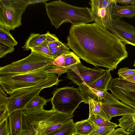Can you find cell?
<instances>
[{
	"mask_svg": "<svg viewBox=\"0 0 135 135\" xmlns=\"http://www.w3.org/2000/svg\"><path fill=\"white\" fill-rule=\"evenodd\" d=\"M23 129L36 132V135H46L58 129L73 118V114L62 113L43 107L32 110L23 109Z\"/></svg>",
	"mask_w": 135,
	"mask_h": 135,
	"instance_id": "7a4b0ae2",
	"label": "cell"
},
{
	"mask_svg": "<svg viewBox=\"0 0 135 135\" xmlns=\"http://www.w3.org/2000/svg\"><path fill=\"white\" fill-rule=\"evenodd\" d=\"M105 70L95 66L87 68L81 62L72 67L66 73L67 78L78 86L93 82L102 76Z\"/></svg>",
	"mask_w": 135,
	"mask_h": 135,
	"instance_id": "8fae6325",
	"label": "cell"
},
{
	"mask_svg": "<svg viewBox=\"0 0 135 135\" xmlns=\"http://www.w3.org/2000/svg\"><path fill=\"white\" fill-rule=\"evenodd\" d=\"M0 42L13 47L17 45V42L9 32L0 27Z\"/></svg>",
	"mask_w": 135,
	"mask_h": 135,
	"instance_id": "484cf974",
	"label": "cell"
},
{
	"mask_svg": "<svg viewBox=\"0 0 135 135\" xmlns=\"http://www.w3.org/2000/svg\"><path fill=\"white\" fill-rule=\"evenodd\" d=\"M75 134L82 135H90L94 130V124L87 119L78 121L75 123Z\"/></svg>",
	"mask_w": 135,
	"mask_h": 135,
	"instance_id": "ac0fdd59",
	"label": "cell"
},
{
	"mask_svg": "<svg viewBox=\"0 0 135 135\" xmlns=\"http://www.w3.org/2000/svg\"><path fill=\"white\" fill-rule=\"evenodd\" d=\"M109 135H130L129 133L127 132L122 128H118L112 131Z\"/></svg>",
	"mask_w": 135,
	"mask_h": 135,
	"instance_id": "d590c367",
	"label": "cell"
},
{
	"mask_svg": "<svg viewBox=\"0 0 135 135\" xmlns=\"http://www.w3.org/2000/svg\"><path fill=\"white\" fill-rule=\"evenodd\" d=\"M128 132L129 133L130 135H135V126Z\"/></svg>",
	"mask_w": 135,
	"mask_h": 135,
	"instance_id": "7bdbcfd3",
	"label": "cell"
},
{
	"mask_svg": "<svg viewBox=\"0 0 135 135\" xmlns=\"http://www.w3.org/2000/svg\"><path fill=\"white\" fill-rule=\"evenodd\" d=\"M135 0H114L115 3H118L126 5L131 4Z\"/></svg>",
	"mask_w": 135,
	"mask_h": 135,
	"instance_id": "ab89813d",
	"label": "cell"
},
{
	"mask_svg": "<svg viewBox=\"0 0 135 135\" xmlns=\"http://www.w3.org/2000/svg\"><path fill=\"white\" fill-rule=\"evenodd\" d=\"M67 40L66 45L80 59L110 71L128 56L125 44L95 22L73 25Z\"/></svg>",
	"mask_w": 135,
	"mask_h": 135,
	"instance_id": "6da1fadb",
	"label": "cell"
},
{
	"mask_svg": "<svg viewBox=\"0 0 135 135\" xmlns=\"http://www.w3.org/2000/svg\"><path fill=\"white\" fill-rule=\"evenodd\" d=\"M89 106V116L94 115L106 119L102 103L95 101L91 98H88Z\"/></svg>",
	"mask_w": 135,
	"mask_h": 135,
	"instance_id": "7402d4cb",
	"label": "cell"
},
{
	"mask_svg": "<svg viewBox=\"0 0 135 135\" xmlns=\"http://www.w3.org/2000/svg\"><path fill=\"white\" fill-rule=\"evenodd\" d=\"M88 119L94 124L115 128L118 126L117 123L112 122L98 116L92 115L89 116Z\"/></svg>",
	"mask_w": 135,
	"mask_h": 135,
	"instance_id": "d4e9b609",
	"label": "cell"
},
{
	"mask_svg": "<svg viewBox=\"0 0 135 135\" xmlns=\"http://www.w3.org/2000/svg\"><path fill=\"white\" fill-rule=\"evenodd\" d=\"M94 125L95 129L90 135H109L115 129L107 127Z\"/></svg>",
	"mask_w": 135,
	"mask_h": 135,
	"instance_id": "f546056e",
	"label": "cell"
},
{
	"mask_svg": "<svg viewBox=\"0 0 135 135\" xmlns=\"http://www.w3.org/2000/svg\"><path fill=\"white\" fill-rule=\"evenodd\" d=\"M45 7L51 24L57 29L65 22L74 25L94 21L90 8L88 7L73 6L61 0L46 3Z\"/></svg>",
	"mask_w": 135,
	"mask_h": 135,
	"instance_id": "3957f363",
	"label": "cell"
},
{
	"mask_svg": "<svg viewBox=\"0 0 135 135\" xmlns=\"http://www.w3.org/2000/svg\"><path fill=\"white\" fill-rule=\"evenodd\" d=\"M63 43L59 40L51 42L49 43L48 44V46L49 49L56 46L60 45Z\"/></svg>",
	"mask_w": 135,
	"mask_h": 135,
	"instance_id": "f35d334b",
	"label": "cell"
},
{
	"mask_svg": "<svg viewBox=\"0 0 135 135\" xmlns=\"http://www.w3.org/2000/svg\"><path fill=\"white\" fill-rule=\"evenodd\" d=\"M119 77L125 78L135 74V69H131L126 67L120 68L118 71Z\"/></svg>",
	"mask_w": 135,
	"mask_h": 135,
	"instance_id": "1f68e13d",
	"label": "cell"
},
{
	"mask_svg": "<svg viewBox=\"0 0 135 135\" xmlns=\"http://www.w3.org/2000/svg\"><path fill=\"white\" fill-rule=\"evenodd\" d=\"M59 78L52 79L35 86L16 90L9 94L7 108L9 115L16 110H23L32 98L39 95L43 89L59 85Z\"/></svg>",
	"mask_w": 135,
	"mask_h": 135,
	"instance_id": "ba28073f",
	"label": "cell"
},
{
	"mask_svg": "<svg viewBox=\"0 0 135 135\" xmlns=\"http://www.w3.org/2000/svg\"><path fill=\"white\" fill-rule=\"evenodd\" d=\"M135 16V8L131 5L119 6L115 3L113 6L112 19H120L123 17L131 18Z\"/></svg>",
	"mask_w": 135,
	"mask_h": 135,
	"instance_id": "2e32d148",
	"label": "cell"
},
{
	"mask_svg": "<svg viewBox=\"0 0 135 135\" xmlns=\"http://www.w3.org/2000/svg\"><path fill=\"white\" fill-rule=\"evenodd\" d=\"M46 34L31 33L24 45L22 47L24 50H28L36 47L46 40Z\"/></svg>",
	"mask_w": 135,
	"mask_h": 135,
	"instance_id": "d6986e66",
	"label": "cell"
},
{
	"mask_svg": "<svg viewBox=\"0 0 135 135\" xmlns=\"http://www.w3.org/2000/svg\"><path fill=\"white\" fill-rule=\"evenodd\" d=\"M53 60L31 51L30 54L26 57L1 67L0 75L24 73L41 70L55 74Z\"/></svg>",
	"mask_w": 135,
	"mask_h": 135,
	"instance_id": "5b68a950",
	"label": "cell"
},
{
	"mask_svg": "<svg viewBox=\"0 0 135 135\" xmlns=\"http://www.w3.org/2000/svg\"><path fill=\"white\" fill-rule=\"evenodd\" d=\"M102 104L106 119L108 120L114 117L123 116L135 112V110L120 102L118 99L114 102L102 103Z\"/></svg>",
	"mask_w": 135,
	"mask_h": 135,
	"instance_id": "5bb4252c",
	"label": "cell"
},
{
	"mask_svg": "<svg viewBox=\"0 0 135 135\" xmlns=\"http://www.w3.org/2000/svg\"><path fill=\"white\" fill-rule=\"evenodd\" d=\"M108 90L122 102L135 110V83L121 77L112 78Z\"/></svg>",
	"mask_w": 135,
	"mask_h": 135,
	"instance_id": "9c48e42d",
	"label": "cell"
},
{
	"mask_svg": "<svg viewBox=\"0 0 135 135\" xmlns=\"http://www.w3.org/2000/svg\"><path fill=\"white\" fill-rule=\"evenodd\" d=\"M109 69L105 70L104 74L94 82L85 85L88 87L102 91L107 90L109 83L112 79Z\"/></svg>",
	"mask_w": 135,
	"mask_h": 135,
	"instance_id": "e0dca14e",
	"label": "cell"
},
{
	"mask_svg": "<svg viewBox=\"0 0 135 135\" xmlns=\"http://www.w3.org/2000/svg\"><path fill=\"white\" fill-rule=\"evenodd\" d=\"M46 34V41L48 43L59 40L55 34H52L47 31Z\"/></svg>",
	"mask_w": 135,
	"mask_h": 135,
	"instance_id": "8d00e7d4",
	"label": "cell"
},
{
	"mask_svg": "<svg viewBox=\"0 0 135 135\" xmlns=\"http://www.w3.org/2000/svg\"><path fill=\"white\" fill-rule=\"evenodd\" d=\"M8 97L2 88L0 87V108L7 107Z\"/></svg>",
	"mask_w": 135,
	"mask_h": 135,
	"instance_id": "836d02e7",
	"label": "cell"
},
{
	"mask_svg": "<svg viewBox=\"0 0 135 135\" xmlns=\"http://www.w3.org/2000/svg\"><path fill=\"white\" fill-rule=\"evenodd\" d=\"M14 50L13 47L4 43L0 42V58L3 57L8 53H12Z\"/></svg>",
	"mask_w": 135,
	"mask_h": 135,
	"instance_id": "4dcf8cb0",
	"label": "cell"
},
{
	"mask_svg": "<svg viewBox=\"0 0 135 135\" xmlns=\"http://www.w3.org/2000/svg\"><path fill=\"white\" fill-rule=\"evenodd\" d=\"M131 5H132L135 8V0L131 4Z\"/></svg>",
	"mask_w": 135,
	"mask_h": 135,
	"instance_id": "ee69618b",
	"label": "cell"
},
{
	"mask_svg": "<svg viewBox=\"0 0 135 135\" xmlns=\"http://www.w3.org/2000/svg\"><path fill=\"white\" fill-rule=\"evenodd\" d=\"M52 94L50 100L52 109L64 113L73 114L80 103L83 102L79 88L73 86L57 88Z\"/></svg>",
	"mask_w": 135,
	"mask_h": 135,
	"instance_id": "8992f818",
	"label": "cell"
},
{
	"mask_svg": "<svg viewBox=\"0 0 135 135\" xmlns=\"http://www.w3.org/2000/svg\"><path fill=\"white\" fill-rule=\"evenodd\" d=\"M9 115L7 107L0 108V124L7 119Z\"/></svg>",
	"mask_w": 135,
	"mask_h": 135,
	"instance_id": "e575fe53",
	"label": "cell"
},
{
	"mask_svg": "<svg viewBox=\"0 0 135 135\" xmlns=\"http://www.w3.org/2000/svg\"><path fill=\"white\" fill-rule=\"evenodd\" d=\"M29 4L26 0H0V27L9 32L22 25V16Z\"/></svg>",
	"mask_w": 135,
	"mask_h": 135,
	"instance_id": "52a82bcc",
	"label": "cell"
},
{
	"mask_svg": "<svg viewBox=\"0 0 135 135\" xmlns=\"http://www.w3.org/2000/svg\"><path fill=\"white\" fill-rule=\"evenodd\" d=\"M124 79L130 82L135 83V74L133 75Z\"/></svg>",
	"mask_w": 135,
	"mask_h": 135,
	"instance_id": "b9f144b4",
	"label": "cell"
},
{
	"mask_svg": "<svg viewBox=\"0 0 135 135\" xmlns=\"http://www.w3.org/2000/svg\"><path fill=\"white\" fill-rule=\"evenodd\" d=\"M81 62L79 57L74 52L71 51L66 55L65 67L69 70L72 67Z\"/></svg>",
	"mask_w": 135,
	"mask_h": 135,
	"instance_id": "f1b7e54d",
	"label": "cell"
},
{
	"mask_svg": "<svg viewBox=\"0 0 135 135\" xmlns=\"http://www.w3.org/2000/svg\"><path fill=\"white\" fill-rule=\"evenodd\" d=\"M57 77L56 74L45 70L24 73L0 75V86L9 95L16 90L38 85Z\"/></svg>",
	"mask_w": 135,
	"mask_h": 135,
	"instance_id": "277c9868",
	"label": "cell"
},
{
	"mask_svg": "<svg viewBox=\"0 0 135 135\" xmlns=\"http://www.w3.org/2000/svg\"><path fill=\"white\" fill-rule=\"evenodd\" d=\"M114 0H90L91 16L96 23L108 30L112 25V12Z\"/></svg>",
	"mask_w": 135,
	"mask_h": 135,
	"instance_id": "30bf717a",
	"label": "cell"
},
{
	"mask_svg": "<svg viewBox=\"0 0 135 135\" xmlns=\"http://www.w3.org/2000/svg\"><path fill=\"white\" fill-rule=\"evenodd\" d=\"M133 66H135V60L134 61V62Z\"/></svg>",
	"mask_w": 135,
	"mask_h": 135,
	"instance_id": "f6af8a7d",
	"label": "cell"
},
{
	"mask_svg": "<svg viewBox=\"0 0 135 135\" xmlns=\"http://www.w3.org/2000/svg\"><path fill=\"white\" fill-rule=\"evenodd\" d=\"M23 110L15 111L8 117L11 135H19L23 129Z\"/></svg>",
	"mask_w": 135,
	"mask_h": 135,
	"instance_id": "9a60e30c",
	"label": "cell"
},
{
	"mask_svg": "<svg viewBox=\"0 0 135 135\" xmlns=\"http://www.w3.org/2000/svg\"><path fill=\"white\" fill-rule=\"evenodd\" d=\"M62 55L54 59L52 61L55 73L59 77L62 74L66 73L68 70L65 67L66 55Z\"/></svg>",
	"mask_w": 135,
	"mask_h": 135,
	"instance_id": "603a6c76",
	"label": "cell"
},
{
	"mask_svg": "<svg viewBox=\"0 0 135 135\" xmlns=\"http://www.w3.org/2000/svg\"><path fill=\"white\" fill-rule=\"evenodd\" d=\"M118 122V126L128 132L135 126V112L123 115Z\"/></svg>",
	"mask_w": 135,
	"mask_h": 135,
	"instance_id": "44dd1931",
	"label": "cell"
},
{
	"mask_svg": "<svg viewBox=\"0 0 135 135\" xmlns=\"http://www.w3.org/2000/svg\"><path fill=\"white\" fill-rule=\"evenodd\" d=\"M29 4H33L39 3H44L45 4L48 0H26Z\"/></svg>",
	"mask_w": 135,
	"mask_h": 135,
	"instance_id": "60d3db41",
	"label": "cell"
},
{
	"mask_svg": "<svg viewBox=\"0 0 135 135\" xmlns=\"http://www.w3.org/2000/svg\"><path fill=\"white\" fill-rule=\"evenodd\" d=\"M36 132L28 129H23L19 135H36Z\"/></svg>",
	"mask_w": 135,
	"mask_h": 135,
	"instance_id": "74e56055",
	"label": "cell"
},
{
	"mask_svg": "<svg viewBox=\"0 0 135 135\" xmlns=\"http://www.w3.org/2000/svg\"><path fill=\"white\" fill-rule=\"evenodd\" d=\"M48 101L38 95L32 98L26 105L23 109L30 110L36 109L47 105Z\"/></svg>",
	"mask_w": 135,
	"mask_h": 135,
	"instance_id": "cb8c5ba5",
	"label": "cell"
},
{
	"mask_svg": "<svg viewBox=\"0 0 135 135\" xmlns=\"http://www.w3.org/2000/svg\"><path fill=\"white\" fill-rule=\"evenodd\" d=\"M74 135H80V134H74Z\"/></svg>",
	"mask_w": 135,
	"mask_h": 135,
	"instance_id": "bcb514c9",
	"label": "cell"
},
{
	"mask_svg": "<svg viewBox=\"0 0 135 135\" xmlns=\"http://www.w3.org/2000/svg\"><path fill=\"white\" fill-rule=\"evenodd\" d=\"M48 43L46 40L37 46L31 49V51H34L47 58L54 59L48 46Z\"/></svg>",
	"mask_w": 135,
	"mask_h": 135,
	"instance_id": "4316f807",
	"label": "cell"
},
{
	"mask_svg": "<svg viewBox=\"0 0 135 135\" xmlns=\"http://www.w3.org/2000/svg\"><path fill=\"white\" fill-rule=\"evenodd\" d=\"M75 123L72 118L60 128L46 135H74L75 134Z\"/></svg>",
	"mask_w": 135,
	"mask_h": 135,
	"instance_id": "ffe728a7",
	"label": "cell"
},
{
	"mask_svg": "<svg viewBox=\"0 0 135 135\" xmlns=\"http://www.w3.org/2000/svg\"><path fill=\"white\" fill-rule=\"evenodd\" d=\"M112 25L108 30L116 36L125 44L135 47V27L120 19H112Z\"/></svg>",
	"mask_w": 135,
	"mask_h": 135,
	"instance_id": "7c38bea8",
	"label": "cell"
},
{
	"mask_svg": "<svg viewBox=\"0 0 135 135\" xmlns=\"http://www.w3.org/2000/svg\"><path fill=\"white\" fill-rule=\"evenodd\" d=\"M0 135H11L10 128L7 119L0 124Z\"/></svg>",
	"mask_w": 135,
	"mask_h": 135,
	"instance_id": "d6a6232c",
	"label": "cell"
},
{
	"mask_svg": "<svg viewBox=\"0 0 135 135\" xmlns=\"http://www.w3.org/2000/svg\"><path fill=\"white\" fill-rule=\"evenodd\" d=\"M79 91L85 104H89L88 98H90L97 102L103 103L112 102L117 99L107 91H98L87 87L83 84L78 85Z\"/></svg>",
	"mask_w": 135,
	"mask_h": 135,
	"instance_id": "4fadbf2b",
	"label": "cell"
},
{
	"mask_svg": "<svg viewBox=\"0 0 135 135\" xmlns=\"http://www.w3.org/2000/svg\"><path fill=\"white\" fill-rule=\"evenodd\" d=\"M50 49L54 59L62 55L68 54L71 52L68 46L64 43Z\"/></svg>",
	"mask_w": 135,
	"mask_h": 135,
	"instance_id": "83f0119b",
	"label": "cell"
}]
</instances>
